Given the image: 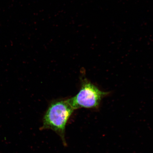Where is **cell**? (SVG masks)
I'll return each instance as SVG.
<instances>
[{
    "instance_id": "1",
    "label": "cell",
    "mask_w": 153,
    "mask_h": 153,
    "mask_svg": "<svg viewBox=\"0 0 153 153\" xmlns=\"http://www.w3.org/2000/svg\"><path fill=\"white\" fill-rule=\"evenodd\" d=\"M74 110L66 100L51 103L44 116L41 129H51L55 131L62 139L63 144L66 146V126Z\"/></svg>"
},
{
    "instance_id": "2",
    "label": "cell",
    "mask_w": 153,
    "mask_h": 153,
    "mask_svg": "<svg viewBox=\"0 0 153 153\" xmlns=\"http://www.w3.org/2000/svg\"><path fill=\"white\" fill-rule=\"evenodd\" d=\"M110 94L109 92L101 91L91 82L85 81L77 94L66 101L74 110L82 108L97 109L102 99Z\"/></svg>"
}]
</instances>
